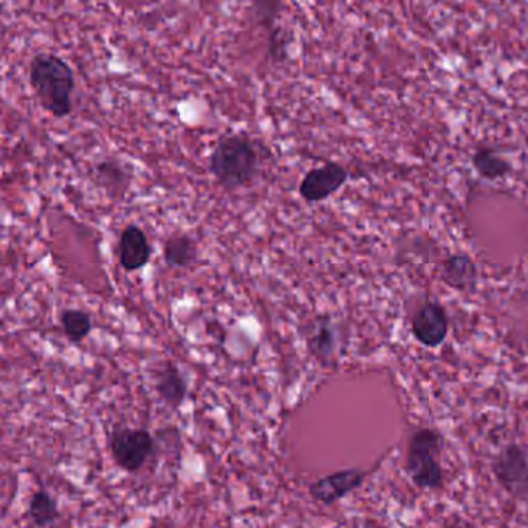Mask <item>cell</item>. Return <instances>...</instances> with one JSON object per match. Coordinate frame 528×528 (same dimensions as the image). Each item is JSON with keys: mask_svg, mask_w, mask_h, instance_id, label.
Listing matches in <instances>:
<instances>
[{"mask_svg": "<svg viewBox=\"0 0 528 528\" xmlns=\"http://www.w3.org/2000/svg\"><path fill=\"white\" fill-rule=\"evenodd\" d=\"M152 247L148 236L138 225H127L118 240V259L127 273L141 270L151 261Z\"/></svg>", "mask_w": 528, "mask_h": 528, "instance_id": "obj_9", "label": "cell"}, {"mask_svg": "<svg viewBox=\"0 0 528 528\" xmlns=\"http://www.w3.org/2000/svg\"><path fill=\"white\" fill-rule=\"evenodd\" d=\"M307 346L310 354L319 361L327 364L332 360L336 349V329L329 318H316L307 336Z\"/></svg>", "mask_w": 528, "mask_h": 528, "instance_id": "obj_11", "label": "cell"}, {"mask_svg": "<svg viewBox=\"0 0 528 528\" xmlns=\"http://www.w3.org/2000/svg\"><path fill=\"white\" fill-rule=\"evenodd\" d=\"M364 479H366V473L360 468L336 471L310 484L309 493L315 501L324 505H332L360 488Z\"/></svg>", "mask_w": 528, "mask_h": 528, "instance_id": "obj_6", "label": "cell"}, {"mask_svg": "<svg viewBox=\"0 0 528 528\" xmlns=\"http://www.w3.org/2000/svg\"><path fill=\"white\" fill-rule=\"evenodd\" d=\"M281 7L282 0H253L254 16L268 31L275 30V22Z\"/></svg>", "mask_w": 528, "mask_h": 528, "instance_id": "obj_17", "label": "cell"}, {"mask_svg": "<svg viewBox=\"0 0 528 528\" xmlns=\"http://www.w3.org/2000/svg\"><path fill=\"white\" fill-rule=\"evenodd\" d=\"M443 279L459 292H471L476 287L477 268L467 254L451 256L443 265Z\"/></svg>", "mask_w": 528, "mask_h": 528, "instance_id": "obj_12", "label": "cell"}, {"mask_svg": "<svg viewBox=\"0 0 528 528\" xmlns=\"http://www.w3.org/2000/svg\"><path fill=\"white\" fill-rule=\"evenodd\" d=\"M448 315L436 302H428L415 315L412 333L426 347H439L448 336Z\"/></svg>", "mask_w": 528, "mask_h": 528, "instance_id": "obj_8", "label": "cell"}, {"mask_svg": "<svg viewBox=\"0 0 528 528\" xmlns=\"http://www.w3.org/2000/svg\"><path fill=\"white\" fill-rule=\"evenodd\" d=\"M259 157L256 146L244 134L220 138L210 155V171L225 189H239L250 185L258 172Z\"/></svg>", "mask_w": 528, "mask_h": 528, "instance_id": "obj_2", "label": "cell"}, {"mask_svg": "<svg viewBox=\"0 0 528 528\" xmlns=\"http://www.w3.org/2000/svg\"><path fill=\"white\" fill-rule=\"evenodd\" d=\"M473 165L476 171L479 172L484 179L496 180L502 179L504 175L510 172V165L507 160L499 157L496 152L491 149H480L474 154Z\"/></svg>", "mask_w": 528, "mask_h": 528, "instance_id": "obj_16", "label": "cell"}, {"mask_svg": "<svg viewBox=\"0 0 528 528\" xmlns=\"http://www.w3.org/2000/svg\"><path fill=\"white\" fill-rule=\"evenodd\" d=\"M270 56L273 61L281 62L287 58V45H285V36L282 35V31L273 30L270 31Z\"/></svg>", "mask_w": 528, "mask_h": 528, "instance_id": "obj_19", "label": "cell"}, {"mask_svg": "<svg viewBox=\"0 0 528 528\" xmlns=\"http://www.w3.org/2000/svg\"><path fill=\"white\" fill-rule=\"evenodd\" d=\"M349 179L346 168L338 163H327L321 168L307 172L299 185V194L309 203L323 202L343 188Z\"/></svg>", "mask_w": 528, "mask_h": 528, "instance_id": "obj_5", "label": "cell"}, {"mask_svg": "<svg viewBox=\"0 0 528 528\" xmlns=\"http://www.w3.org/2000/svg\"><path fill=\"white\" fill-rule=\"evenodd\" d=\"M59 323H61L62 330H64V335L72 343H81L84 338L90 335L93 329L90 313L79 309L62 310L61 315H59Z\"/></svg>", "mask_w": 528, "mask_h": 528, "instance_id": "obj_15", "label": "cell"}, {"mask_svg": "<svg viewBox=\"0 0 528 528\" xmlns=\"http://www.w3.org/2000/svg\"><path fill=\"white\" fill-rule=\"evenodd\" d=\"M163 259L171 268L191 267L197 259L196 240L183 234L169 237L163 247Z\"/></svg>", "mask_w": 528, "mask_h": 528, "instance_id": "obj_13", "label": "cell"}, {"mask_svg": "<svg viewBox=\"0 0 528 528\" xmlns=\"http://www.w3.org/2000/svg\"><path fill=\"white\" fill-rule=\"evenodd\" d=\"M494 473L499 482L510 493L524 494L528 491V454L521 446L510 445L499 454L494 463Z\"/></svg>", "mask_w": 528, "mask_h": 528, "instance_id": "obj_7", "label": "cell"}, {"mask_svg": "<svg viewBox=\"0 0 528 528\" xmlns=\"http://www.w3.org/2000/svg\"><path fill=\"white\" fill-rule=\"evenodd\" d=\"M155 389L163 402L171 409H179L188 395V383L179 367L174 363L163 364L162 371L155 380Z\"/></svg>", "mask_w": 528, "mask_h": 528, "instance_id": "obj_10", "label": "cell"}, {"mask_svg": "<svg viewBox=\"0 0 528 528\" xmlns=\"http://www.w3.org/2000/svg\"><path fill=\"white\" fill-rule=\"evenodd\" d=\"M28 519L35 527H52L61 519L58 502L45 490L36 491L28 504Z\"/></svg>", "mask_w": 528, "mask_h": 528, "instance_id": "obj_14", "label": "cell"}, {"mask_svg": "<svg viewBox=\"0 0 528 528\" xmlns=\"http://www.w3.org/2000/svg\"><path fill=\"white\" fill-rule=\"evenodd\" d=\"M109 448L121 470L126 473H138L154 456L155 439L146 429L117 426L110 436Z\"/></svg>", "mask_w": 528, "mask_h": 528, "instance_id": "obj_4", "label": "cell"}, {"mask_svg": "<svg viewBox=\"0 0 528 528\" xmlns=\"http://www.w3.org/2000/svg\"><path fill=\"white\" fill-rule=\"evenodd\" d=\"M96 175H98L101 185L106 186V188L112 186L114 189H121L124 186V179H126L124 169L117 162H112V160L100 163L98 168H96Z\"/></svg>", "mask_w": 528, "mask_h": 528, "instance_id": "obj_18", "label": "cell"}, {"mask_svg": "<svg viewBox=\"0 0 528 528\" xmlns=\"http://www.w3.org/2000/svg\"><path fill=\"white\" fill-rule=\"evenodd\" d=\"M442 436L434 429L415 431L409 440L406 471L412 482L425 490H437L443 485V471L437 462Z\"/></svg>", "mask_w": 528, "mask_h": 528, "instance_id": "obj_3", "label": "cell"}, {"mask_svg": "<svg viewBox=\"0 0 528 528\" xmlns=\"http://www.w3.org/2000/svg\"><path fill=\"white\" fill-rule=\"evenodd\" d=\"M30 84L41 106L56 118L72 114L75 73L64 59L38 53L30 62Z\"/></svg>", "mask_w": 528, "mask_h": 528, "instance_id": "obj_1", "label": "cell"}]
</instances>
